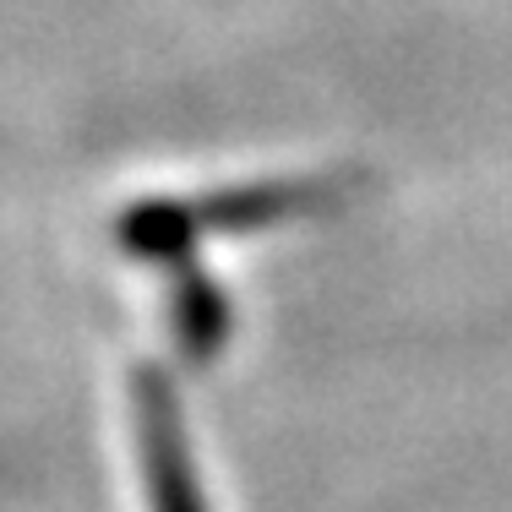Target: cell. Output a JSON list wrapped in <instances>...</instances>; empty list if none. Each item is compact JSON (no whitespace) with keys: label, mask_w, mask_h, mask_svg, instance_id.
Instances as JSON below:
<instances>
[{"label":"cell","mask_w":512,"mask_h":512,"mask_svg":"<svg viewBox=\"0 0 512 512\" xmlns=\"http://www.w3.org/2000/svg\"><path fill=\"white\" fill-rule=\"evenodd\" d=\"M327 197H338L333 180H256V186L207 191L186 202H131L115 224V240L142 262H186L191 246L207 235H246L284 218L316 213Z\"/></svg>","instance_id":"cell-1"},{"label":"cell","mask_w":512,"mask_h":512,"mask_svg":"<svg viewBox=\"0 0 512 512\" xmlns=\"http://www.w3.org/2000/svg\"><path fill=\"white\" fill-rule=\"evenodd\" d=\"M131 409H137V447H142V480H148L153 512H207L197 469L186 447V420H180L175 387L164 371L142 365L131 376Z\"/></svg>","instance_id":"cell-2"},{"label":"cell","mask_w":512,"mask_h":512,"mask_svg":"<svg viewBox=\"0 0 512 512\" xmlns=\"http://www.w3.org/2000/svg\"><path fill=\"white\" fill-rule=\"evenodd\" d=\"M175 338L186 360H213L229 338V300L197 262H175Z\"/></svg>","instance_id":"cell-3"}]
</instances>
